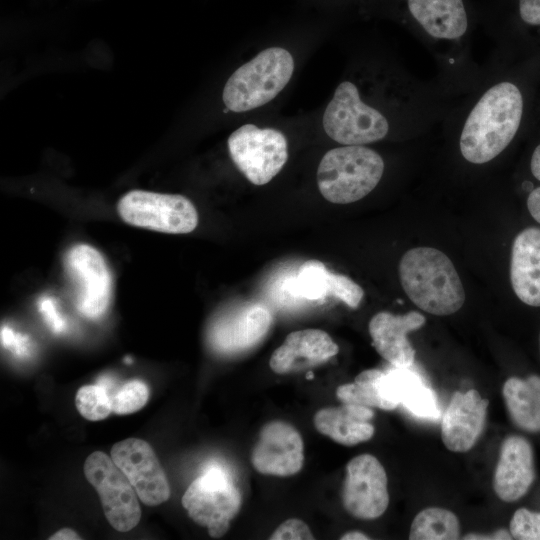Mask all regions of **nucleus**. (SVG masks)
Masks as SVG:
<instances>
[{
	"mask_svg": "<svg viewBox=\"0 0 540 540\" xmlns=\"http://www.w3.org/2000/svg\"><path fill=\"white\" fill-rule=\"evenodd\" d=\"M523 109L524 100L517 85L510 81L491 85L464 120L459 137L462 157L480 165L500 155L518 132Z\"/></svg>",
	"mask_w": 540,
	"mask_h": 540,
	"instance_id": "obj_1",
	"label": "nucleus"
},
{
	"mask_svg": "<svg viewBox=\"0 0 540 540\" xmlns=\"http://www.w3.org/2000/svg\"><path fill=\"white\" fill-rule=\"evenodd\" d=\"M399 277L409 299L427 313L446 316L464 304L461 279L449 257L438 249L408 250L399 262Z\"/></svg>",
	"mask_w": 540,
	"mask_h": 540,
	"instance_id": "obj_2",
	"label": "nucleus"
},
{
	"mask_svg": "<svg viewBox=\"0 0 540 540\" xmlns=\"http://www.w3.org/2000/svg\"><path fill=\"white\" fill-rule=\"evenodd\" d=\"M384 161L364 145H344L329 150L317 169L322 196L331 203L349 204L367 196L380 182Z\"/></svg>",
	"mask_w": 540,
	"mask_h": 540,
	"instance_id": "obj_3",
	"label": "nucleus"
},
{
	"mask_svg": "<svg viewBox=\"0 0 540 540\" xmlns=\"http://www.w3.org/2000/svg\"><path fill=\"white\" fill-rule=\"evenodd\" d=\"M293 71L290 52L281 47L267 48L229 77L223 89V102L233 112L263 106L283 90Z\"/></svg>",
	"mask_w": 540,
	"mask_h": 540,
	"instance_id": "obj_4",
	"label": "nucleus"
},
{
	"mask_svg": "<svg viewBox=\"0 0 540 540\" xmlns=\"http://www.w3.org/2000/svg\"><path fill=\"white\" fill-rule=\"evenodd\" d=\"M182 506L213 538L222 537L238 514L242 497L230 475L219 465H209L187 488Z\"/></svg>",
	"mask_w": 540,
	"mask_h": 540,
	"instance_id": "obj_5",
	"label": "nucleus"
},
{
	"mask_svg": "<svg viewBox=\"0 0 540 540\" xmlns=\"http://www.w3.org/2000/svg\"><path fill=\"white\" fill-rule=\"evenodd\" d=\"M323 128L342 145H366L385 138L389 122L379 110L361 99L354 83L344 81L325 109Z\"/></svg>",
	"mask_w": 540,
	"mask_h": 540,
	"instance_id": "obj_6",
	"label": "nucleus"
},
{
	"mask_svg": "<svg viewBox=\"0 0 540 540\" xmlns=\"http://www.w3.org/2000/svg\"><path fill=\"white\" fill-rule=\"evenodd\" d=\"M230 156L240 172L254 185L270 182L288 158L284 134L274 128L245 124L228 138Z\"/></svg>",
	"mask_w": 540,
	"mask_h": 540,
	"instance_id": "obj_7",
	"label": "nucleus"
},
{
	"mask_svg": "<svg viewBox=\"0 0 540 540\" xmlns=\"http://www.w3.org/2000/svg\"><path fill=\"white\" fill-rule=\"evenodd\" d=\"M117 211L131 225L165 233H189L198 224L193 203L182 195L133 190L119 200Z\"/></svg>",
	"mask_w": 540,
	"mask_h": 540,
	"instance_id": "obj_8",
	"label": "nucleus"
},
{
	"mask_svg": "<svg viewBox=\"0 0 540 540\" xmlns=\"http://www.w3.org/2000/svg\"><path fill=\"white\" fill-rule=\"evenodd\" d=\"M84 475L97 491L105 517L113 528L126 532L139 523V497L111 456L101 451L90 454L84 463Z\"/></svg>",
	"mask_w": 540,
	"mask_h": 540,
	"instance_id": "obj_9",
	"label": "nucleus"
},
{
	"mask_svg": "<svg viewBox=\"0 0 540 540\" xmlns=\"http://www.w3.org/2000/svg\"><path fill=\"white\" fill-rule=\"evenodd\" d=\"M64 270L79 313L97 319L108 308L112 279L102 254L87 244L71 247L64 257Z\"/></svg>",
	"mask_w": 540,
	"mask_h": 540,
	"instance_id": "obj_10",
	"label": "nucleus"
},
{
	"mask_svg": "<svg viewBox=\"0 0 540 540\" xmlns=\"http://www.w3.org/2000/svg\"><path fill=\"white\" fill-rule=\"evenodd\" d=\"M387 475L383 465L371 454L352 458L346 466L342 503L352 516L372 520L379 518L389 504Z\"/></svg>",
	"mask_w": 540,
	"mask_h": 540,
	"instance_id": "obj_11",
	"label": "nucleus"
},
{
	"mask_svg": "<svg viewBox=\"0 0 540 540\" xmlns=\"http://www.w3.org/2000/svg\"><path fill=\"white\" fill-rule=\"evenodd\" d=\"M110 456L126 475L143 504L168 500L170 486L152 447L144 440L127 438L113 445Z\"/></svg>",
	"mask_w": 540,
	"mask_h": 540,
	"instance_id": "obj_12",
	"label": "nucleus"
},
{
	"mask_svg": "<svg viewBox=\"0 0 540 540\" xmlns=\"http://www.w3.org/2000/svg\"><path fill=\"white\" fill-rule=\"evenodd\" d=\"M271 323L272 315L265 305L244 303L215 317L208 330V341L221 354H236L257 345Z\"/></svg>",
	"mask_w": 540,
	"mask_h": 540,
	"instance_id": "obj_13",
	"label": "nucleus"
},
{
	"mask_svg": "<svg viewBox=\"0 0 540 540\" xmlns=\"http://www.w3.org/2000/svg\"><path fill=\"white\" fill-rule=\"evenodd\" d=\"M251 462L261 474L285 477L298 473L304 462L300 433L284 421L266 423L252 449Z\"/></svg>",
	"mask_w": 540,
	"mask_h": 540,
	"instance_id": "obj_14",
	"label": "nucleus"
},
{
	"mask_svg": "<svg viewBox=\"0 0 540 540\" xmlns=\"http://www.w3.org/2000/svg\"><path fill=\"white\" fill-rule=\"evenodd\" d=\"M488 400L475 389L456 391L441 421V438L452 452H467L481 436L487 418Z\"/></svg>",
	"mask_w": 540,
	"mask_h": 540,
	"instance_id": "obj_15",
	"label": "nucleus"
},
{
	"mask_svg": "<svg viewBox=\"0 0 540 540\" xmlns=\"http://www.w3.org/2000/svg\"><path fill=\"white\" fill-rule=\"evenodd\" d=\"M535 479L534 453L529 441L518 435L506 437L494 470L493 488L504 502L522 498Z\"/></svg>",
	"mask_w": 540,
	"mask_h": 540,
	"instance_id": "obj_16",
	"label": "nucleus"
},
{
	"mask_svg": "<svg viewBox=\"0 0 540 540\" xmlns=\"http://www.w3.org/2000/svg\"><path fill=\"white\" fill-rule=\"evenodd\" d=\"M338 351V345L325 331L298 330L288 334L272 353L269 366L277 374L304 371L328 361Z\"/></svg>",
	"mask_w": 540,
	"mask_h": 540,
	"instance_id": "obj_17",
	"label": "nucleus"
},
{
	"mask_svg": "<svg viewBox=\"0 0 540 540\" xmlns=\"http://www.w3.org/2000/svg\"><path fill=\"white\" fill-rule=\"evenodd\" d=\"M425 317L416 311L404 315L389 312L375 314L368 325L372 345L378 354L394 367H410L415 350L407 339L409 332L420 329Z\"/></svg>",
	"mask_w": 540,
	"mask_h": 540,
	"instance_id": "obj_18",
	"label": "nucleus"
},
{
	"mask_svg": "<svg viewBox=\"0 0 540 540\" xmlns=\"http://www.w3.org/2000/svg\"><path fill=\"white\" fill-rule=\"evenodd\" d=\"M510 281L523 303L540 307V228H526L514 239Z\"/></svg>",
	"mask_w": 540,
	"mask_h": 540,
	"instance_id": "obj_19",
	"label": "nucleus"
},
{
	"mask_svg": "<svg viewBox=\"0 0 540 540\" xmlns=\"http://www.w3.org/2000/svg\"><path fill=\"white\" fill-rule=\"evenodd\" d=\"M372 408L358 404L343 403L337 407L322 408L314 416V426L318 432L333 441L354 446L368 441L375 432L370 423Z\"/></svg>",
	"mask_w": 540,
	"mask_h": 540,
	"instance_id": "obj_20",
	"label": "nucleus"
},
{
	"mask_svg": "<svg viewBox=\"0 0 540 540\" xmlns=\"http://www.w3.org/2000/svg\"><path fill=\"white\" fill-rule=\"evenodd\" d=\"M407 5L412 17L435 39L456 41L468 29L463 0H407Z\"/></svg>",
	"mask_w": 540,
	"mask_h": 540,
	"instance_id": "obj_21",
	"label": "nucleus"
},
{
	"mask_svg": "<svg viewBox=\"0 0 540 540\" xmlns=\"http://www.w3.org/2000/svg\"><path fill=\"white\" fill-rule=\"evenodd\" d=\"M383 385L390 400L402 404L417 417L437 419L440 416L434 392L408 367H394L385 373Z\"/></svg>",
	"mask_w": 540,
	"mask_h": 540,
	"instance_id": "obj_22",
	"label": "nucleus"
},
{
	"mask_svg": "<svg viewBox=\"0 0 540 540\" xmlns=\"http://www.w3.org/2000/svg\"><path fill=\"white\" fill-rule=\"evenodd\" d=\"M502 395L510 418L518 428L530 433L540 432V376L510 377L503 384Z\"/></svg>",
	"mask_w": 540,
	"mask_h": 540,
	"instance_id": "obj_23",
	"label": "nucleus"
},
{
	"mask_svg": "<svg viewBox=\"0 0 540 540\" xmlns=\"http://www.w3.org/2000/svg\"><path fill=\"white\" fill-rule=\"evenodd\" d=\"M379 369H368L357 375L354 382L339 386L336 396L342 403L363 405L382 410H394L398 405L386 394Z\"/></svg>",
	"mask_w": 540,
	"mask_h": 540,
	"instance_id": "obj_24",
	"label": "nucleus"
},
{
	"mask_svg": "<svg viewBox=\"0 0 540 540\" xmlns=\"http://www.w3.org/2000/svg\"><path fill=\"white\" fill-rule=\"evenodd\" d=\"M460 536L457 516L450 510L430 507L420 511L412 521L411 540H455Z\"/></svg>",
	"mask_w": 540,
	"mask_h": 540,
	"instance_id": "obj_25",
	"label": "nucleus"
},
{
	"mask_svg": "<svg viewBox=\"0 0 540 540\" xmlns=\"http://www.w3.org/2000/svg\"><path fill=\"white\" fill-rule=\"evenodd\" d=\"M330 274L318 260L304 262L293 281V292L309 301H323L330 295Z\"/></svg>",
	"mask_w": 540,
	"mask_h": 540,
	"instance_id": "obj_26",
	"label": "nucleus"
},
{
	"mask_svg": "<svg viewBox=\"0 0 540 540\" xmlns=\"http://www.w3.org/2000/svg\"><path fill=\"white\" fill-rule=\"evenodd\" d=\"M79 413L90 421L107 418L112 412L111 396L101 385H85L79 388L75 397Z\"/></svg>",
	"mask_w": 540,
	"mask_h": 540,
	"instance_id": "obj_27",
	"label": "nucleus"
},
{
	"mask_svg": "<svg viewBox=\"0 0 540 540\" xmlns=\"http://www.w3.org/2000/svg\"><path fill=\"white\" fill-rule=\"evenodd\" d=\"M149 399V389L140 380L123 384L111 396L112 412L117 415L132 414L143 408Z\"/></svg>",
	"mask_w": 540,
	"mask_h": 540,
	"instance_id": "obj_28",
	"label": "nucleus"
},
{
	"mask_svg": "<svg viewBox=\"0 0 540 540\" xmlns=\"http://www.w3.org/2000/svg\"><path fill=\"white\" fill-rule=\"evenodd\" d=\"M509 531L517 540H540V513L526 508L516 510Z\"/></svg>",
	"mask_w": 540,
	"mask_h": 540,
	"instance_id": "obj_29",
	"label": "nucleus"
},
{
	"mask_svg": "<svg viewBox=\"0 0 540 540\" xmlns=\"http://www.w3.org/2000/svg\"><path fill=\"white\" fill-rule=\"evenodd\" d=\"M330 295L337 297L351 308H357L364 296V291L349 277L331 272Z\"/></svg>",
	"mask_w": 540,
	"mask_h": 540,
	"instance_id": "obj_30",
	"label": "nucleus"
},
{
	"mask_svg": "<svg viewBox=\"0 0 540 540\" xmlns=\"http://www.w3.org/2000/svg\"><path fill=\"white\" fill-rule=\"evenodd\" d=\"M271 540H308L314 536L305 522L288 519L282 522L270 536Z\"/></svg>",
	"mask_w": 540,
	"mask_h": 540,
	"instance_id": "obj_31",
	"label": "nucleus"
},
{
	"mask_svg": "<svg viewBox=\"0 0 540 540\" xmlns=\"http://www.w3.org/2000/svg\"><path fill=\"white\" fill-rule=\"evenodd\" d=\"M1 343L19 357L28 354V338L24 335L15 333L8 327H3L1 329Z\"/></svg>",
	"mask_w": 540,
	"mask_h": 540,
	"instance_id": "obj_32",
	"label": "nucleus"
},
{
	"mask_svg": "<svg viewBox=\"0 0 540 540\" xmlns=\"http://www.w3.org/2000/svg\"><path fill=\"white\" fill-rule=\"evenodd\" d=\"M39 309L43 314L46 323L55 333L63 331L65 328L64 320L59 316L51 299L43 298L39 303Z\"/></svg>",
	"mask_w": 540,
	"mask_h": 540,
	"instance_id": "obj_33",
	"label": "nucleus"
},
{
	"mask_svg": "<svg viewBox=\"0 0 540 540\" xmlns=\"http://www.w3.org/2000/svg\"><path fill=\"white\" fill-rule=\"evenodd\" d=\"M521 19L534 26H540V0H519Z\"/></svg>",
	"mask_w": 540,
	"mask_h": 540,
	"instance_id": "obj_34",
	"label": "nucleus"
},
{
	"mask_svg": "<svg viewBox=\"0 0 540 540\" xmlns=\"http://www.w3.org/2000/svg\"><path fill=\"white\" fill-rule=\"evenodd\" d=\"M527 209L533 219L540 223V186L531 189L527 197Z\"/></svg>",
	"mask_w": 540,
	"mask_h": 540,
	"instance_id": "obj_35",
	"label": "nucleus"
},
{
	"mask_svg": "<svg viewBox=\"0 0 540 540\" xmlns=\"http://www.w3.org/2000/svg\"><path fill=\"white\" fill-rule=\"evenodd\" d=\"M513 538L510 531H507L505 529H499L494 533L491 534H476V533H470L466 534L463 539H469V540H498V539H504L508 540Z\"/></svg>",
	"mask_w": 540,
	"mask_h": 540,
	"instance_id": "obj_36",
	"label": "nucleus"
},
{
	"mask_svg": "<svg viewBox=\"0 0 540 540\" xmlns=\"http://www.w3.org/2000/svg\"><path fill=\"white\" fill-rule=\"evenodd\" d=\"M530 170L535 179L540 181V144L534 149L532 153Z\"/></svg>",
	"mask_w": 540,
	"mask_h": 540,
	"instance_id": "obj_37",
	"label": "nucleus"
},
{
	"mask_svg": "<svg viewBox=\"0 0 540 540\" xmlns=\"http://www.w3.org/2000/svg\"><path fill=\"white\" fill-rule=\"evenodd\" d=\"M50 540H79L81 537L70 528H63L49 537Z\"/></svg>",
	"mask_w": 540,
	"mask_h": 540,
	"instance_id": "obj_38",
	"label": "nucleus"
},
{
	"mask_svg": "<svg viewBox=\"0 0 540 540\" xmlns=\"http://www.w3.org/2000/svg\"><path fill=\"white\" fill-rule=\"evenodd\" d=\"M340 539L342 540H368L370 537H368L366 534L359 532V531H349L345 534H343Z\"/></svg>",
	"mask_w": 540,
	"mask_h": 540,
	"instance_id": "obj_39",
	"label": "nucleus"
}]
</instances>
